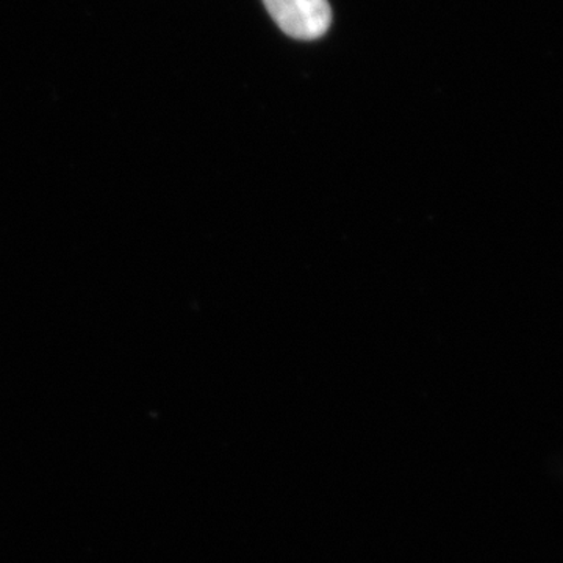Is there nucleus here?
Returning a JSON list of instances; mask_svg holds the SVG:
<instances>
[{"label": "nucleus", "instance_id": "obj_1", "mask_svg": "<svg viewBox=\"0 0 563 563\" xmlns=\"http://www.w3.org/2000/svg\"><path fill=\"white\" fill-rule=\"evenodd\" d=\"M263 3L280 31L295 40L321 38L332 24L328 0H263Z\"/></svg>", "mask_w": 563, "mask_h": 563}]
</instances>
